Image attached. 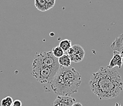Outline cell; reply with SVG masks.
I'll return each instance as SVG.
<instances>
[{
  "label": "cell",
  "mask_w": 123,
  "mask_h": 106,
  "mask_svg": "<svg viewBox=\"0 0 123 106\" xmlns=\"http://www.w3.org/2000/svg\"><path fill=\"white\" fill-rule=\"evenodd\" d=\"M89 85L91 91L100 99L115 98L123 90L121 75L114 68L101 66L91 77Z\"/></svg>",
  "instance_id": "6da1fadb"
},
{
  "label": "cell",
  "mask_w": 123,
  "mask_h": 106,
  "mask_svg": "<svg viewBox=\"0 0 123 106\" xmlns=\"http://www.w3.org/2000/svg\"><path fill=\"white\" fill-rule=\"evenodd\" d=\"M81 83V76L75 68L60 66L50 87L58 96H70L78 91Z\"/></svg>",
  "instance_id": "7a4b0ae2"
},
{
  "label": "cell",
  "mask_w": 123,
  "mask_h": 106,
  "mask_svg": "<svg viewBox=\"0 0 123 106\" xmlns=\"http://www.w3.org/2000/svg\"><path fill=\"white\" fill-rule=\"evenodd\" d=\"M31 75L41 83H50L59 69L42 65H32Z\"/></svg>",
  "instance_id": "3957f363"
},
{
  "label": "cell",
  "mask_w": 123,
  "mask_h": 106,
  "mask_svg": "<svg viewBox=\"0 0 123 106\" xmlns=\"http://www.w3.org/2000/svg\"><path fill=\"white\" fill-rule=\"evenodd\" d=\"M32 65L46 66L58 69L60 67L58 58L55 57L51 52H41L37 53Z\"/></svg>",
  "instance_id": "277c9868"
},
{
  "label": "cell",
  "mask_w": 123,
  "mask_h": 106,
  "mask_svg": "<svg viewBox=\"0 0 123 106\" xmlns=\"http://www.w3.org/2000/svg\"><path fill=\"white\" fill-rule=\"evenodd\" d=\"M67 52L71 61L74 63L81 62L85 55V52L83 48L79 44L72 45Z\"/></svg>",
  "instance_id": "5b68a950"
},
{
  "label": "cell",
  "mask_w": 123,
  "mask_h": 106,
  "mask_svg": "<svg viewBox=\"0 0 123 106\" xmlns=\"http://www.w3.org/2000/svg\"><path fill=\"white\" fill-rule=\"evenodd\" d=\"M75 102V99L70 96H58L53 102V106H72Z\"/></svg>",
  "instance_id": "8992f818"
},
{
  "label": "cell",
  "mask_w": 123,
  "mask_h": 106,
  "mask_svg": "<svg viewBox=\"0 0 123 106\" xmlns=\"http://www.w3.org/2000/svg\"><path fill=\"white\" fill-rule=\"evenodd\" d=\"M110 47L113 50L116 51L120 54L123 61V33L115 39L110 45Z\"/></svg>",
  "instance_id": "52a82bcc"
},
{
  "label": "cell",
  "mask_w": 123,
  "mask_h": 106,
  "mask_svg": "<svg viewBox=\"0 0 123 106\" xmlns=\"http://www.w3.org/2000/svg\"><path fill=\"white\" fill-rule=\"evenodd\" d=\"M123 59H122L120 54L116 51H113V56L110 60L109 64L107 67L108 68L112 69L115 67L118 66V68L121 69L122 65H123Z\"/></svg>",
  "instance_id": "ba28073f"
},
{
  "label": "cell",
  "mask_w": 123,
  "mask_h": 106,
  "mask_svg": "<svg viewBox=\"0 0 123 106\" xmlns=\"http://www.w3.org/2000/svg\"><path fill=\"white\" fill-rule=\"evenodd\" d=\"M71 60L68 54H64L62 56L58 58V63L60 66L62 67H69L71 64Z\"/></svg>",
  "instance_id": "9c48e42d"
},
{
  "label": "cell",
  "mask_w": 123,
  "mask_h": 106,
  "mask_svg": "<svg viewBox=\"0 0 123 106\" xmlns=\"http://www.w3.org/2000/svg\"><path fill=\"white\" fill-rule=\"evenodd\" d=\"M34 5L41 12H45L48 11L45 0H34Z\"/></svg>",
  "instance_id": "30bf717a"
},
{
  "label": "cell",
  "mask_w": 123,
  "mask_h": 106,
  "mask_svg": "<svg viewBox=\"0 0 123 106\" xmlns=\"http://www.w3.org/2000/svg\"><path fill=\"white\" fill-rule=\"evenodd\" d=\"M60 47L62 49L64 52H68V50L70 49L71 45V41L69 39H64L60 42L59 44Z\"/></svg>",
  "instance_id": "8fae6325"
},
{
  "label": "cell",
  "mask_w": 123,
  "mask_h": 106,
  "mask_svg": "<svg viewBox=\"0 0 123 106\" xmlns=\"http://www.w3.org/2000/svg\"><path fill=\"white\" fill-rule=\"evenodd\" d=\"M51 53H53V55H54L55 57H56V58H59L62 56L64 54V52L62 49L60 47L59 45L53 48V49H52Z\"/></svg>",
  "instance_id": "7c38bea8"
},
{
  "label": "cell",
  "mask_w": 123,
  "mask_h": 106,
  "mask_svg": "<svg viewBox=\"0 0 123 106\" xmlns=\"http://www.w3.org/2000/svg\"><path fill=\"white\" fill-rule=\"evenodd\" d=\"M13 104V99L11 96H6L3 98L1 102V106H12Z\"/></svg>",
  "instance_id": "4fadbf2b"
},
{
  "label": "cell",
  "mask_w": 123,
  "mask_h": 106,
  "mask_svg": "<svg viewBox=\"0 0 123 106\" xmlns=\"http://www.w3.org/2000/svg\"><path fill=\"white\" fill-rule=\"evenodd\" d=\"M45 3H46L48 10L52 8L56 3V0H45Z\"/></svg>",
  "instance_id": "5bb4252c"
},
{
  "label": "cell",
  "mask_w": 123,
  "mask_h": 106,
  "mask_svg": "<svg viewBox=\"0 0 123 106\" xmlns=\"http://www.w3.org/2000/svg\"><path fill=\"white\" fill-rule=\"evenodd\" d=\"M22 106V102L20 100H15L13 102L12 106Z\"/></svg>",
  "instance_id": "9a60e30c"
},
{
  "label": "cell",
  "mask_w": 123,
  "mask_h": 106,
  "mask_svg": "<svg viewBox=\"0 0 123 106\" xmlns=\"http://www.w3.org/2000/svg\"><path fill=\"white\" fill-rule=\"evenodd\" d=\"M72 106H83V105L81 104L80 102H75L73 105H72Z\"/></svg>",
  "instance_id": "2e32d148"
}]
</instances>
